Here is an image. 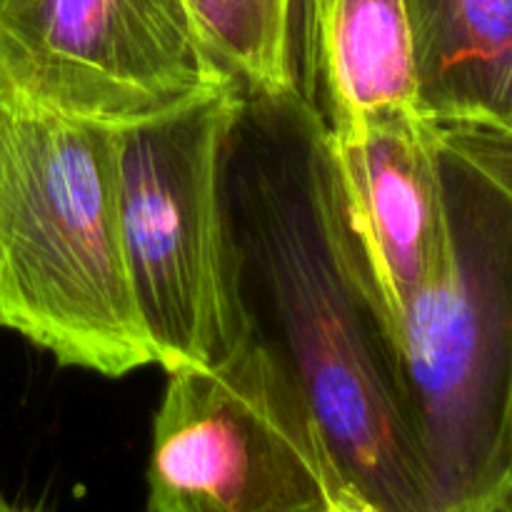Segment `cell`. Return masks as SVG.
Wrapping results in <instances>:
<instances>
[{
    "label": "cell",
    "mask_w": 512,
    "mask_h": 512,
    "mask_svg": "<svg viewBox=\"0 0 512 512\" xmlns=\"http://www.w3.org/2000/svg\"><path fill=\"white\" fill-rule=\"evenodd\" d=\"M338 478L285 365L248 335L210 365L168 368L150 512H340Z\"/></svg>",
    "instance_id": "5b68a950"
},
{
    "label": "cell",
    "mask_w": 512,
    "mask_h": 512,
    "mask_svg": "<svg viewBox=\"0 0 512 512\" xmlns=\"http://www.w3.org/2000/svg\"><path fill=\"white\" fill-rule=\"evenodd\" d=\"M13 100H15L13 83L8 80L5 70L0 68V135H3L5 123H8L10 118V110H13Z\"/></svg>",
    "instance_id": "8fae6325"
},
{
    "label": "cell",
    "mask_w": 512,
    "mask_h": 512,
    "mask_svg": "<svg viewBox=\"0 0 512 512\" xmlns=\"http://www.w3.org/2000/svg\"><path fill=\"white\" fill-rule=\"evenodd\" d=\"M5 3H10V0H0V5H5Z\"/></svg>",
    "instance_id": "2e32d148"
},
{
    "label": "cell",
    "mask_w": 512,
    "mask_h": 512,
    "mask_svg": "<svg viewBox=\"0 0 512 512\" xmlns=\"http://www.w3.org/2000/svg\"><path fill=\"white\" fill-rule=\"evenodd\" d=\"M328 158L345 228L393 338L448 260L438 125L418 110L373 115L328 133Z\"/></svg>",
    "instance_id": "52a82bcc"
},
{
    "label": "cell",
    "mask_w": 512,
    "mask_h": 512,
    "mask_svg": "<svg viewBox=\"0 0 512 512\" xmlns=\"http://www.w3.org/2000/svg\"><path fill=\"white\" fill-rule=\"evenodd\" d=\"M505 443H508V460L512 473V380H510V395H508V415H505Z\"/></svg>",
    "instance_id": "7c38bea8"
},
{
    "label": "cell",
    "mask_w": 512,
    "mask_h": 512,
    "mask_svg": "<svg viewBox=\"0 0 512 512\" xmlns=\"http://www.w3.org/2000/svg\"><path fill=\"white\" fill-rule=\"evenodd\" d=\"M423 118L512 138V0H403Z\"/></svg>",
    "instance_id": "9c48e42d"
},
{
    "label": "cell",
    "mask_w": 512,
    "mask_h": 512,
    "mask_svg": "<svg viewBox=\"0 0 512 512\" xmlns=\"http://www.w3.org/2000/svg\"><path fill=\"white\" fill-rule=\"evenodd\" d=\"M313 5V0H290V33H293V25L298 23L300 15Z\"/></svg>",
    "instance_id": "4fadbf2b"
},
{
    "label": "cell",
    "mask_w": 512,
    "mask_h": 512,
    "mask_svg": "<svg viewBox=\"0 0 512 512\" xmlns=\"http://www.w3.org/2000/svg\"><path fill=\"white\" fill-rule=\"evenodd\" d=\"M290 45L298 93L328 133H348L380 113L418 110L403 0H313Z\"/></svg>",
    "instance_id": "ba28073f"
},
{
    "label": "cell",
    "mask_w": 512,
    "mask_h": 512,
    "mask_svg": "<svg viewBox=\"0 0 512 512\" xmlns=\"http://www.w3.org/2000/svg\"><path fill=\"white\" fill-rule=\"evenodd\" d=\"M0 328L105 378L158 363L120 243L115 128L18 93L0 135Z\"/></svg>",
    "instance_id": "3957f363"
},
{
    "label": "cell",
    "mask_w": 512,
    "mask_h": 512,
    "mask_svg": "<svg viewBox=\"0 0 512 512\" xmlns=\"http://www.w3.org/2000/svg\"><path fill=\"white\" fill-rule=\"evenodd\" d=\"M245 88L115 128L118 225L140 320L165 370L248 338L225 210V148Z\"/></svg>",
    "instance_id": "277c9868"
},
{
    "label": "cell",
    "mask_w": 512,
    "mask_h": 512,
    "mask_svg": "<svg viewBox=\"0 0 512 512\" xmlns=\"http://www.w3.org/2000/svg\"><path fill=\"white\" fill-rule=\"evenodd\" d=\"M438 140L448 260L393 345L435 512H483L512 498V138L438 125Z\"/></svg>",
    "instance_id": "7a4b0ae2"
},
{
    "label": "cell",
    "mask_w": 512,
    "mask_h": 512,
    "mask_svg": "<svg viewBox=\"0 0 512 512\" xmlns=\"http://www.w3.org/2000/svg\"><path fill=\"white\" fill-rule=\"evenodd\" d=\"M483 512H512V498L503 500V503L493 505V508H488V510H483Z\"/></svg>",
    "instance_id": "9a60e30c"
},
{
    "label": "cell",
    "mask_w": 512,
    "mask_h": 512,
    "mask_svg": "<svg viewBox=\"0 0 512 512\" xmlns=\"http://www.w3.org/2000/svg\"><path fill=\"white\" fill-rule=\"evenodd\" d=\"M223 178L248 335L303 390L340 512H435L393 338L345 228L323 118L298 90H245Z\"/></svg>",
    "instance_id": "6da1fadb"
},
{
    "label": "cell",
    "mask_w": 512,
    "mask_h": 512,
    "mask_svg": "<svg viewBox=\"0 0 512 512\" xmlns=\"http://www.w3.org/2000/svg\"><path fill=\"white\" fill-rule=\"evenodd\" d=\"M0 512H45L40 508H28V505H13L5 498H0Z\"/></svg>",
    "instance_id": "5bb4252c"
},
{
    "label": "cell",
    "mask_w": 512,
    "mask_h": 512,
    "mask_svg": "<svg viewBox=\"0 0 512 512\" xmlns=\"http://www.w3.org/2000/svg\"><path fill=\"white\" fill-rule=\"evenodd\" d=\"M210 48L248 93L298 90L290 48V0H188Z\"/></svg>",
    "instance_id": "30bf717a"
},
{
    "label": "cell",
    "mask_w": 512,
    "mask_h": 512,
    "mask_svg": "<svg viewBox=\"0 0 512 512\" xmlns=\"http://www.w3.org/2000/svg\"><path fill=\"white\" fill-rule=\"evenodd\" d=\"M0 68L28 103L125 128L240 88L188 0H10Z\"/></svg>",
    "instance_id": "8992f818"
}]
</instances>
